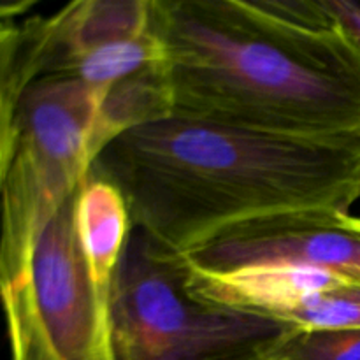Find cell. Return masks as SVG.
I'll return each instance as SVG.
<instances>
[{"label":"cell","mask_w":360,"mask_h":360,"mask_svg":"<svg viewBox=\"0 0 360 360\" xmlns=\"http://www.w3.org/2000/svg\"><path fill=\"white\" fill-rule=\"evenodd\" d=\"M172 112L360 144V46L322 0H151Z\"/></svg>","instance_id":"6da1fadb"},{"label":"cell","mask_w":360,"mask_h":360,"mask_svg":"<svg viewBox=\"0 0 360 360\" xmlns=\"http://www.w3.org/2000/svg\"><path fill=\"white\" fill-rule=\"evenodd\" d=\"M90 172L111 183L132 229L176 253L271 214L348 213L360 144L301 139L169 115L112 139Z\"/></svg>","instance_id":"7a4b0ae2"},{"label":"cell","mask_w":360,"mask_h":360,"mask_svg":"<svg viewBox=\"0 0 360 360\" xmlns=\"http://www.w3.org/2000/svg\"><path fill=\"white\" fill-rule=\"evenodd\" d=\"M130 232L122 193L88 174L28 241L0 245L11 360H115L111 294Z\"/></svg>","instance_id":"3957f363"},{"label":"cell","mask_w":360,"mask_h":360,"mask_svg":"<svg viewBox=\"0 0 360 360\" xmlns=\"http://www.w3.org/2000/svg\"><path fill=\"white\" fill-rule=\"evenodd\" d=\"M295 327L202 301L176 253L132 229L115 274V360H264Z\"/></svg>","instance_id":"277c9868"},{"label":"cell","mask_w":360,"mask_h":360,"mask_svg":"<svg viewBox=\"0 0 360 360\" xmlns=\"http://www.w3.org/2000/svg\"><path fill=\"white\" fill-rule=\"evenodd\" d=\"M105 90L69 76H41L23 86L13 118L9 171L62 202L86 179L98 144Z\"/></svg>","instance_id":"5b68a950"},{"label":"cell","mask_w":360,"mask_h":360,"mask_svg":"<svg viewBox=\"0 0 360 360\" xmlns=\"http://www.w3.org/2000/svg\"><path fill=\"white\" fill-rule=\"evenodd\" d=\"M181 257L206 273L288 264L360 285V217L326 210L271 214L221 231Z\"/></svg>","instance_id":"8992f818"},{"label":"cell","mask_w":360,"mask_h":360,"mask_svg":"<svg viewBox=\"0 0 360 360\" xmlns=\"http://www.w3.org/2000/svg\"><path fill=\"white\" fill-rule=\"evenodd\" d=\"M172 115V97L164 62L105 90L98 112L101 151L123 132Z\"/></svg>","instance_id":"52a82bcc"},{"label":"cell","mask_w":360,"mask_h":360,"mask_svg":"<svg viewBox=\"0 0 360 360\" xmlns=\"http://www.w3.org/2000/svg\"><path fill=\"white\" fill-rule=\"evenodd\" d=\"M278 322L299 330L360 329V285L334 280L302 294Z\"/></svg>","instance_id":"ba28073f"},{"label":"cell","mask_w":360,"mask_h":360,"mask_svg":"<svg viewBox=\"0 0 360 360\" xmlns=\"http://www.w3.org/2000/svg\"><path fill=\"white\" fill-rule=\"evenodd\" d=\"M274 360H360V329L299 330L273 350Z\"/></svg>","instance_id":"9c48e42d"},{"label":"cell","mask_w":360,"mask_h":360,"mask_svg":"<svg viewBox=\"0 0 360 360\" xmlns=\"http://www.w3.org/2000/svg\"><path fill=\"white\" fill-rule=\"evenodd\" d=\"M21 23L0 21V144L13 136L18 95L28 83L21 63Z\"/></svg>","instance_id":"30bf717a"},{"label":"cell","mask_w":360,"mask_h":360,"mask_svg":"<svg viewBox=\"0 0 360 360\" xmlns=\"http://www.w3.org/2000/svg\"><path fill=\"white\" fill-rule=\"evenodd\" d=\"M327 13L359 42L360 46V2L359 0H322Z\"/></svg>","instance_id":"8fae6325"},{"label":"cell","mask_w":360,"mask_h":360,"mask_svg":"<svg viewBox=\"0 0 360 360\" xmlns=\"http://www.w3.org/2000/svg\"><path fill=\"white\" fill-rule=\"evenodd\" d=\"M11 157H13V136L0 144V217H2V197L6 186L7 171H9Z\"/></svg>","instance_id":"7c38bea8"},{"label":"cell","mask_w":360,"mask_h":360,"mask_svg":"<svg viewBox=\"0 0 360 360\" xmlns=\"http://www.w3.org/2000/svg\"><path fill=\"white\" fill-rule=\"evenodd\" d=\"M264 360H274V359H269V357H267V359H264Z\"/></svg>","instance_id":"4fadbf2b"}]
</instances>
